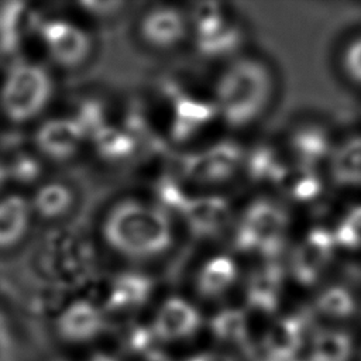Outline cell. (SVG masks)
I'll return each instance as SVG.
<instances>
[{
	"label": "cell",
	"instance_id": "484cf974",
	"mask_svg": "<svg viewBox=\"0 0 361 361\" xmlns=\"http://www.w3.org/2000/svg\"><path fill=\"white\" fill-rule=\"evenodd\" d=\"M353 343L347 333L340 330H319L313 336L310 361H348Z\"/></svg>",
	"mask_w": 361,
	"mask_h": 361
},
{
	"label": "cell",
	"instance_id": "cb8c5ba5",
	"mask_svg": "<svg viewBox=\"0 0 361 361\" xmlns=\"http://www.w3.org/2000/svg\"><path fill=\"white\" fill-rule=\"evenodd\" d=\"M276 186L290 200L299 203L314 200L323 188L320 178L313 168H306L296 164L285 168Z\"/></svg>",
	"mask_w": 361,
	"mask_h": 361
},
{
	"label": "cell",
	"instance_id": "e0dca14e",
	"mask_svg": "<svg viewBox=\"0 0 361 361\" xmlns=\"http://www.w3.org/2000/svg\"><path fill=\"white\" fill-rule=\"evenodd\" d=\"M106 317V312L94 298H78L59 312L56 331L68 341H87L104 331Z\"/></svg>",
	"mask_w": 361,
	"mask_h": 361
},
{
	"label": "cell",
	"instance_id": "603a6c76",
	"mask_svg": "<svg viewBox=\"0 0 361 361\" xmlns=\"http://www.w3.org/2000/svg\"><path fill=\"white\" fill-rule=\"evenodd\" d=\"M289 149L296 165L313 168L330 154V141L320 127L305 126L290 135Z\"/></svg>",
	"mask_w": 361,
	"mask_h": 361
},
{
	"label": "cell",
	"instance_id": "f1b7e54d",
	"mask_svg": "<svg viewBox=\"0 0 361 361\" xmlns=\"http://www.w3.org/2000/svg\"><path fill=\"white\" fill-rule=\"evenodd\" d=\"M316 307L324 316L345 319L355 312V300L345 288L330 286L317 296Z\"/></svg>",
	"mask_w": 361,
	"mask_h": 361
},
{
	"label": "cell",
	"instance_id": "d6a6232c",
	"mask_svg": "<svg viewBox=\"0 0 361 361\" xmlns=\"http://www.w3.org/2000/svg\"><path fill=\"white\" fill-rule=\"evenodd\" d=\"M8 182H10V178H8V172H7L6 164H4V161L0 159V192L4 189V186Z\"/></svg>",
	"mask_w": 361,
	"mask_h": 361
},
{
	"label": "cell",
	"instance_id": "f546056e",
	"mask_svg": "<svg viewBox=\"0 0 361 361\" xmlns=\"http://www.w3.org/2000/svg\"><path fill=\"white\" fill-rule=\"evenodd\" d=\"M336 245L360 250L361 248V204L351 207L338 221L333 231Z\"/></svg>",
	"mask_w": 361,
	"mask_h": 361
},
{
	"label": "cell",
	"instance_id": "8fae6325",
	"mask_svg": "<svg viewBox=\"0 0 361 361\" xmlns=\"http://www.w3.org/2000/svg\"><path fill=\"white\" fill-rule=\"evenodd\" d=\"M171 100L166 138L182 151L192 148L197 135L220 123L210 96L203 99L180 93L172 94Z\"/></svg>",
	"mask_w": 361,
	"mask_h": 361
},
{
	"label": "cell",
	"instance_id": "4dcf8cb0",
	"mask_svg": "<svg viewBox=\"0 0 361 361\" xmlns=\"http://www.w3.org/2000/svg\"><path fill=\"white\" fill-rule=\"evenodd\" d=\"M343 66L347 75L361 85V37L354 39L344 51Z\"/></svg>",
	"mask_w": 361,
	"mask_h": 361
},
{
	"label": "cell",
	"instance_id": "8992f818",
	"mask_svg": "<svg viewBox=\"0 0 361 361\" xmlns=\"http://www.w3.org/2000/svg\"><path fill=\"white\" fill-rule=\"evenodd\" d=\"M245 148L234 140H214L182 151L176 172L197 192H221L241 176Z\"/></svg>",
	"mask_w": 361,
	"mask_h": 361
},
{
	"label": "cell",
	"instance_id": "ffe728a7",
	"mask_svg": "<svg viewBox=\"0 0 361 361\" xmlns=\"http://www.w3.org/2000/svg\"><path fill=\"white\" fill-rule=\"evenodd\" d=\"M282 275V268L271 261L255 269L245 281V299L248 307L264 313H274L279 303Z\"/></svg>",
	"mask_w": 361,
	"mask_h": 361
},
{
	"label": "cell",
	"instance_id": "52a82bcc",
	"mask_svg": "<svg viewBox=\"0 0 361 361\" xmlns=\"http://www.w3.org/2000/svg\"><path fill=\"white\" fill-rule=\"evenodd\" d=\"M190 42L199 56L221 65L244 52L245 30L240 16L224 4L200 3L189 8Z\"/></svg>",
	"mask_w": 361,
	"mask_h": 361
},
{
	"label": "cell",
	"instance_id": "7a4b0ae2",
	"mask_svg": "<svg viewBox=\"0 0 361 361\" xmlns=\"http://www.w3.org/2000/svg\"><path fill=\"white\" fill-rule=\"evenodd\" d=\"M209 96L221 126L245 131L267 116L275 96V76L261 56L244 51L221 65Z\"/></svg>",
	"mask_w": 361,
	"mask_h": 361
},
{
	"label": "cell",
	"instance_id": "5b68a950",
	"mask_svg": "<svg viewBox=\"0 0 361 361\" xmlns=\"http://www.w3.org/2000/svg\"><path fill=\"white\" fill-rule=\"evenodd\" d=\"M288 224V213L276 202L267 197L251 200L234 212L230 226L231 251L238 257L245 254L274 259L283 248Z\"/></svg>",
	"mask_w": 361,
	"mask_h": 361
},
{
	"label": "cell",
	"instance_id": "2e32d148",
	"mask_svg": "<svg viewBox=\"0 0 361 361\" xmlns=\"http://www.w3.org/2000/svg\"><path fill=\"white\" fill-rule=\"evenodd\" d=\"M334 247L333 233L322 227L310 230L290 255L289 268L293 278L303 285L314 283L329 265Z\"/></svg>",
	"mask_w": 361,
	"mask_h": 361
},
{
	"label": "cell",
	"instance_id": "30bf717a",
	"mask_svg": "<svg viewBox=\"0 0 361 361\" xmlns=\"http://www.w3.org/2000/svg\"><path fill=\"white\" fill-rule=\"evenodd\" d=\"M234 212L223 192L193 190L176 214L179 226L197 240H210L230 230Z\"/></svg>",
	"mask_w": 361,
	"mask_h": 361
},
{
	"label": "cell",
	"instance_id": "6da1fadb",
	"mask_svg": "<svg viewBox=\"0 0 361 361\" xmlns=\"http://www.w3.org/2000/svg\"><path fill=\"white\" fill-rule=\"evenodd\" d=\"M176 217L151 196L127 195L107 204L97 223L100 245L126 267L145 268L176 247Z\"/></svg>",
	"mask_w": 361,
	"mask_h": 361
},
{
	"label": "cell",
	"instance_id": "ac0fdd59",
	"mask_svg": "<svg viewBox=\"0 0 361 361\" xmlns=\"http://www.w3.org/2000/svg\"><path fill=\"white\" fill-rule=\"evenodd\" d=\"M202 324V314L195 303L183 296L166 298L157 309L151 330L158 340L175 341L193 336Z\"/></svg>",
	"mask_w": 361,
	"mask_h": 361
},
{
	"label": "cell",
	"instance_id": "ba28073f",
	"mask_svg": "<svg viewBox=\"0 0 361 361\" xmlns=\"http://www.w3.org/2000/svg\"><path fill=\"white\" fill-rule=\"evenodd\" d=\"M133 37L145 52L172 55L190 42L189 10L172 3L148 4L135 16Z\"/></svg>",
	"mask_w": 361,
	"mask_h": 361
},
{
	"label": "cell",
	"instance_id": "7c38bea8",
	"mask_svg": "<svg viewBox=\"0 0 361 361\" xmlns=\"http://www.w3.org/2000/svg\"><path fill=\"white\" fill-rule=\"evenodd\" d=\"M32 214L37 223L56 228L76 214L80 195L75 183L65 178L47 176L28 193Z\"/></svg>",
	"mask_w": 361,
	"mask_h": 361
},
{
	"label": "cell",
	"instance_id": "7402d4cb",
	"mask_svg": "<svg viewBox=\"0 0 361 361\" xmlns=\"http://www.w3.org/2000/svg\"><path fill=\"white\" fill-rule=\"evenodd\" d=\"M286 166L272 147L257 145L251 149L245 148L241 176L255 185H276Z\"/></svg>",
	"mask_w": 361,
	"mask_h": 361
},
{
	"label": "cell",
	"instance_id": "83f0119b",
	"mask_svg": "<svg viewBox=\"0 0 361 361\" xmlns=\"http://www.w3.org/2000/svg\"><path fill=\"white\" fill-rule=\"evenodd\" d=\"M212 333L220 341L243 345L248 338L247 316L241 309H224L210 320Z\"/></svg>",
	"mask_w": 361,
	"mask_h": 361
},
{
	"label": "cell",
	"instance_id": "d6986e66",
	"mask_svg": "<svg viewBox=\"0 0 361 361\" xmlns=\"http://www.w3.org/2000/svg\"><path fill=\"white\" fill-rule=\"evenodd\" d=\"M35 223L28 193L11 192L0 196V251L23 245Z\"/></svg>",
	"mask_w": 361,
	"mask_h": 361
},
{
	"label": "cell",
	"instance_id": "3957f363",
	"mask_svg": "<svg viewBox=\"0 0 361 361\" xmlns=\"http://www.w3.org/2000/svg\"><path fill=\"white\" fill-rule=\"evenodd\" d=\"M55 94V72L41 59L20 56L1 79L0 111L13 126H35L48 116Z\"/></svg>",
	"mask_w": 361,
	"mask_h": 361
},
{
	"label": "cell",
	"instance_id": "9a60e30c",
	"mask_svg": "<svg viewBox=\"0 0 361 361\" xmlns=\"http://www.w3.org/2000/svg\"><path fill=\"white\" fill-rule=\"evenodd\" d=\"M142 138L126 123L109 120L90 138L87 149L106 166L128 165L141 152Z\"/></svg>",
	"mask_w": 361,
	"mask_h": 361
},
{
	"label": "cell",
	"instance_id": "9c48e42d",
	"mask_svg": "<svg viewBox=\"0 0 361 361\" xmlns=\"http://www.w3.org/2000/svg\"><path fill=\"white\" fill-rule=\"evenodd\" d=\"M87 145V131L69 111L48 114L34 126L31 134V148L47 165L72 164Z\"/></svg>",
	"mask_w": 361,
	"mask_h": 361
},
{
	"label": "cell",
	"instance_id": "836d02e7",
	"mask_svg": "<svg viewBox=\"0 0 361 361\" xmlns=\"http://www.w3.org/2000/svg\"><path fill=\"white\" fill-rule=\"evenodd\" d=\"M90 361H116V360H113V358H111V357H109V355H103V354H99V355L93 357Z\"/></svg>",
	"mask_w": 361,
	"mask_h": 361
},
{
	"label": "cell",
	"instance_id": "d4e9b609",
	"mask_svg": "<svg viewBox=\"0 0 361 361\" xmlns=\"http://www.w3.org/2000/svg\"><path fill=\"white\" fill-rule=\"evenodd\" d=\"M331 175L340 185H361V137L345 141L333 152Z\"/></svg>",
	"mask_w": 361,
	"mask_h": 361
},
{
	"label": "cell",
	"instance_id": "277c9868",
	"mask_svg": "<svg viewBox=\"0 0 361 361\" xmlns=\"http://www.w3.org/2000/svg\"><path fill=\"white\" fill-rule=\"evenodd\" d=\"M41 61L54 72L75 73L87 68L96 56L97 42L92 31L71 16L49 14L32 21Z\"/></svg>",
	"mask_w": 361,
	"mask_h": 361
},
{
	"label": "cell",
	"instance_id": "4fadbf2b",
	"mask_svg": "<svg viewBox=\"0 0 361 361\" xmlns=\"http://www.w3.org/2000/svg\"><path fill=\"white\" fill-rule=\"evenodd\" d=\"M190 281L199 298L206 300L220 299L243 281L240 257L231 250L212 251L196 262Z\"/></svg>",
	"mask_w": 361,
	"mask_h": 361
},
{
	"label": "cell",
	"instance_id": "1f68e13d",
	"mask_svg": "<svg viewBox=\"0 0 361 361\" xmlns=\"http://www.w3.org/2000/svg\"><path fill=\"white\" fill-rule=\"evenodd\" d=\"M188 361H234L231 357L219 353H203L189 358Z\"/></svg>",
	"mask_w": 361,
	"mask_h": 361
},
{
	"label": "cell",
	"instance_id": "4316f807",
	"mask_svg": "<svg viewBox=\"0 0 361 361\" xmlns=\"http://www.w3.org/2000/svg\"><path fill=\"white\" fill-rule=\"evenodd\" d=\"M10 182H17L18 185L31 186V189L38 185L47 175V164L32 151H18L8 161H4Z\"/></svg>",
	"mask_w": 361,
	"mask_h": 361
},
{
	"label": "cell",
	"instance_id": "5bb4252c",
	"mask_svg": "<svg viewBox=\"0 0 361 361\" xmlns=\"http://www.w3.org/2000/svg\"><path fill=\"white\" fill-rule=\"evenodd\" d=\"M154 289L155 283L144 268L124 267L106 282L103 296L94 300L103 307L106 314L134 310L149 300Z\"/></svg>",
	"mask_w": 361,
	"mask_h": 361
},
{
	"label": "cell",
	"instance_id": "44dd1931",
	"mask_svg": "<svg viewBox=\"0 0 361 361\" xmlns=\"http://www.w3.org/2000/svg\"><path fill=\"white\" fill-rule=\"evenodd\" d=\"M305 322L299 316L278 319L265 333L264 350L269 361H293L303 343Z\"/></svg>",
	"mask_w": 361,
	"mask_h": 361
}]
</instances>
